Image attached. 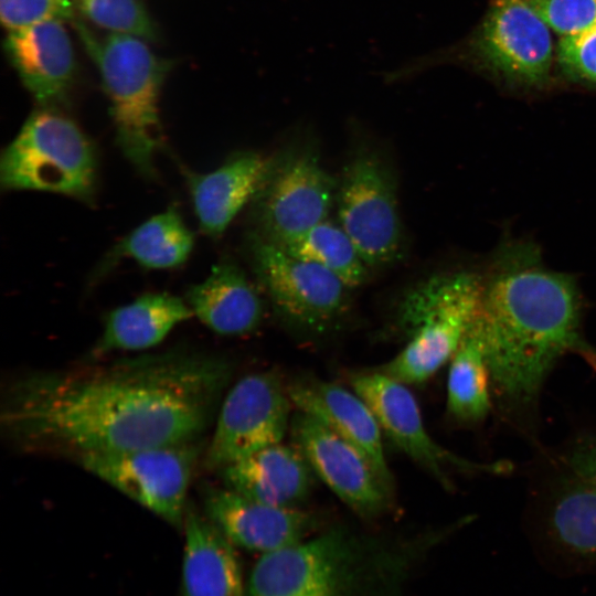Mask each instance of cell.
Segmentation results:
<instances>
[{
  "label": "cell",
  "mask_w": 596,
  "mask_h": 596,
  "mask_svg": "<svg viewBox=\"0 0 596 596\" xmlns=\"http://www.w3.org/2000/svg\"><path fill=\"white\" fill-rule=\"evenodd\" d=\"M291 401L275 372L252 373L236 382L222 401L205 465L224 467L270 445L281 443Z\"/></svg>",
  "instance_id": "obj_11"
},
{
  "label": "cell",
  "mask_w": 596,
  "mask_h": 596,
  "mask_svg": "<svg viewBox=\"0 0 596 596\" xmlns=\"http://www.w3.org/2000/svg\"><path fill=\"white\" fill-rule=\"evenodd\" d=\"M194 234L174 207L159 213L126 235L108 253L103 272L121 257H129L148 269H170L189 258Z\"/></svg>",
  "instance_id": "obj_24"
},
{
  "label": "cell",
  "mask_w": 596,
  "mask_h": 596,
  "mask_svg": "<svg viewBox=\"0 0 596 596\" xmlns=\"http://www.w3.org/2000/svg\"><path fill=\"white\" fill-rule=\"evenodd\" d=\"M356 555L355 539L341 529L265 553L251 573L249 596H344Z\"/></svg>",
  "instance_id": "obj_12"
},
{
  "label": "cell",
  "mask_w": 596,
  "mask_h": 596,
  "mask_svg": "<svg viewBox=\"0 0 596 596\" xmlns=\"http://www.w3.org/2000/svg\"><path fill=\"white\" fill-rule=\"evenodd\" d=\"M184 528V596H245L233 543L192 508L187 509Z\"/></svg>",
  "instance_id": "obj_22"
},
{
  "label": "cell",
  "mask_w": 596,
  "mask_h": 596,
  "mask_svg": "<svg viewBox=\"0 0 596 596\" xmlns=\"http://www.w3.org/2000/svg\"><path fill=\"white\" fill-rule=\"evenodd\" d=\"M353 391L368 404L382 433L444 489L453 490L449 468L472 475H504L508 461L476 462L444 448L427 432L419 406L407 384L379 371L351 376Z\"/></svg>",
  "instance_id": "obj_9"
},
{
  "label": "cell",
  "mask_w": 596,
  "mask_h": 596,
  "mask_svg": "<svg viewBox=\"0 0 596 596\" xmlns=\"http://www.w3.org/2000/svg\"><path fill=\"white\" fill-rule=\"evenodd\" d=\"M73 22L99 71L118 148L141 175L155 179L156 153L162 145L159 96L167 64L145 39L117 33L99 39L83 21Z\"/></svg>",
  "instance_id": "obj_3"
},
{
  "label": "cell",
  "mask_w": 596,
  "mask_h": 596,
  "mask_svg": "<svg viewBox=\"0 0 596 596\" xmlns=\"http://www.w3.org/2000/svg\"><path fill=\"white\" fill-rule=\"evenodd\" d=\"M248 247L255 274L284 318L319 330L343 313L350 288L336 275L256 233L249 236Z\"/></svg>",
  "instance_id": "obj_13"
},
{
  "label": "cell",
  "mask_w": 596,
  "mask_h": 596,
  "mask_svg": "<svg viewBox=\"0 0 596 596\" xmlns=\"http://www.w3.org/2000/svg\"><path fill=\"white\" fill-rule=\"evenodd\" d=\"M337 221L369 267L391 264L403 248L396 181L387 162L368 146L343 167L337 189Z\"/></svg>",
  "instance_id": "obj_6"
},
{
  "label": "cell",
  "mask_w": 596,
  "mask_h": 596,
  "mask_svg": "<svg viewBox=\"0 0 596 596\" xmlns=\"http://www.w3.org/2000/svg\"><path fill=\"white\" fill-rule=\"evenodd\" d=\"M230 364L199 353H164L19 380L1 424L17 444L77 458L195 440L215 414Z\"/></svg>",
  "instance_id": "obj_1"
},
{
  "label": "cell",
  "mask_w": 596,
  "mask_h": 596,
  "mask_svg": "<svg viewBox=\"0 0 596 596\" xmlns=\"http://www.w3.org/2000/svg\"><path fill=\"white\" fill-rule=\"evenodd\" d=\"M476 46L483 62L509 81L538 85L547 78L553 55L549 25L528 0H494Z\"/></svg>",
  "instance_id": "obj_15"
},
{
  "label": "cell",
  "mask_w": 596,
  "mask_h": 596,
  "mask_svg": "<svg viewBox=\"0 0 596 596\" xmlns=\"http://www.w3.org/2000/svg\"><path fill=\"white\" fill-rule=\"evenodd\" d=\"M291 404L359 449L381 478L393 486L382 429L368 404L354 392L328 381L301 377L287 386Z\"/></svg>",
  "instance_id": "obj_17"
},
{
  "label": "cell",
  "mask_w": 596,
  "mask_h": 596,
  "mask_svg": "<svg viewBox=\"0 0 596 596\" xmlns=\"http://www.w3.org/2000/svg\"><path fill=\"white\" fill-rule=\"evenodd\" d=\"M277 245L299 258L326 268L350 289L362 285L368 277L369 266L358 248L338 221L330 217Z\"/></svg>",
  "instance_id": "obj_26"
},
{
  "label": "cell",
  "mask_w": 596,
  "mask_h": 596,
  "mask_svg": "<svg viewBox=\"0 0 596 596\" xmlns=\"http://www.w3.org/2000/svg\"><path fill=\"white\" fill-rule=\"evenodd\" d=\"M274 160L255 151H241L213 171L184 170L199 225L206 235L216 238L226 231L246 203L254 200Z\"/></svg>",
  "instance_id": "obj_19"
},
{
  "label": "cell",
  "mask_w": 596,
  "mask_h": 596,
  "mask_svg": "<svg viewBox=\"0 0 596 596\" xmlns=\"http://www.w3.org/2000/svg\"><path fill=\"white\" fill-rule=\"evenodd\" d=\"M192 315L188 302L177 296L167 292L145 294L108 312L96 352L152 348Z\"/></svg>",
  "instance_id": "obj_23"
},
{
  "label": "cell",
  "mask_w": 596,
  "mask_h": 596,
  "mask_svg": "<svg viewBox=\"0 0 596 596\" xmlns=\"http://www.w3.org/2000/svg\"><path fill=\"white\" fill-rule=\"evenodd\" d=\"M207 519L235 545L263 554L305 539L313 525L298 508L263 503L224 488L205 492Z\"/></svg>",
  "instance_id": "obj_16"
},
{
  "label": "cell",
  "mask_w": 596,
  "mask_h": 596,
  "mask_svg": "<svg viewBox=\"0 0 596 596\" xmlns=\"http://www.w3.org/2000/svg\"><path fill=\"white\" fill-rule=\"evenodd\" d=\"M585 362L594 370L596 371V350L583 344L577 351Z\"/></svg>",
  "instance_id": "obj_31"
},
{
  "label": "cell",
  "mask_w": 596,
  "mask_h": 596,
  "mask_svg": "<svg viewBox=\"0 0 596 596\" xmlns=\"http://www.w3.org/2000/svg\"><path fill=\"white\" fill-rule=\"evenodd\" d=\"M97 171L95 145L82 128L55 107H41L2 151L0 183L6 190L51 192L91 203Z\"/></svg>",
  "instance_id": "obj_5"
},
{
  "label": "cell",
  "mask_w": 596,
  "mask_h": 596,
  "mask_svg": "<svg viewBox=\"0 0 596 596\" xmlns=\"http://www.w3.org/2000/svg\"><path fill=\"white\" fill-rule=\"evenodd\" d=\"M477 322L491 384L521 408L535 402L560 358L584 344L573 278L546 267L529 244L505 246L494 258Z\"/></svg>",
  "instance_id": "obj_2"
},
{
  "label": "cell",
  "mask_w": 596,
  "mask_h": 596,
  "mask_svg": "<svg viewBox=\"0 0 596 596\" xmlns=\"http://www.w3.org/2000/svg\"><path fill=\"white\" fill-rule=\"evenodd\" d=\"M557 58L570 75L596 83V29L563 36Z\"/></svg>",
  "instance_id": "obj_30"
},
{
  "label": "cell",
  "mask_w": 596,
  "mask_h": 596,
  "mask_svg": "<svg viewBox=\"0 0 596 596\" xmlns=\"http://www.w3.org/2000/svg\"><path fill=\"white\" fill-rule=\"evenodd\" d=\"M490 383V372L476 318L450 359L447 377L449 415L461 423L482 421L491 408Z\"/></svg>",
  "instance_id": "obj_25"
},
{
  "label": "cell",
  "mask_w": 596,
  "mask_h": 596,
  "mask_svg": "<svg viewBox=\"0 0 596 596\" xmlns=\"http://www.w3.org/2000/svg\"><path fill=\"white\" fill-rule=\"evenodd\" d=\"M61 20L8 32L4 47L21 82L41 107H55L71 88L75 58Z\"/></svg>",
  "instance_id": "obj_18"
},
{
  "label": "cell",
  "mask_w": 596,
  "mask_h": 596,
  "mask_svg": "<svg viewBox=\"0 0 596 596\" xmlns=\"http://www.w3.org/2000/svg\"><path fill=\"white\" fill-rule=\"evenodd\" d=\"M195 440L78 457L84 469L172 525L184 523L187 492L200 446Z\"/></svg>",
  "instance_id": "obj_7"
},
{
  "label": "cell",
  "mask_w": 596,
  "mask_h": 596,
  "mask_svg": "<svg viewBox=\"0 0 596 596\" xmlns=\"http://www.w3.org/2000/svg\"><path fill=\"white\" fill-rule=\"evenodd\" d=\"M543 551L571 571L596 568V440L566 457V470L546 493L538 517Z\"/></svg>",
  "instance_id": "obj_8"
},
{
  "label": "cell",
  "mask_w": 596,
  "mask_h": 596,
  "mask_svg": "<svg viewBox=\"0 0 596 596\" xmlns=\"http://www.w3.org/2000/svg\"><path fill=\"white\" fill-rule=\"evenodd\" d=\"M72 0H0V19L8 32L47 20H74Z\"/></svg>",
  "instance_id": "obj_29"
},
{
  "label": "cell",
  "mask_w": 596,
  "mask_h": 596,
  "mask_svg": "<svg viewBox=\"0 0 596 596\" xmlns=\"http://www.w3.org/2000/svg\"><path fill=\"white\" fill-rule=\"evenodd\" d=\"M225 487L253 500L298 508L312 488V470L295 446L281 443L259 449L222 470Z\"/></svg>",
  "instance_id": "obj_20"
},
{
  "label": "cell",
  "mask_w": 596,
  "mask_h": 596,
  "mask_svg": "<svg viewBox=\"0 0 596 596\" xmlns=\"http://www.w3.org/2000/svg\"><path fill=\"white\" fill-rule=\"evenodd\" d=\"M545 23L562 36L596 29V0H528Z\"/></svg>",
  "instance_id": "obj_28"
},
{
  "label": "cell",
  "mask_w": 596,
  "mask_h": 596,
  "mask_svg": "<svg viewBox=\"0 0 596 596\" xmlns=\"http://www.w3.org/2000/svg\"><path fill=\"white\" fill-rule=\"evenodd\" d=\"M193 315L223 336H241L255 330L263 319L262 299L234 262L214 265L210 275L187 291Z\"/></svg>",
  "instance_id": "obj_21"
},
{
  "label": "cell",
  "mask_w": 596,
  "mask_h": 596,
  "mask_svg": "<svg viewBox=\"0 0 596 596\" xmlns=\"http://www.w3.org/2000/svg\"><path fill=\"white\" fill-rule=\"evenodd\" d=\"M290 429L312 472L353 512L371 519L389 509L393 489L359 449L299 411Z\"/></svg>",
  "instance_id": "obj_14"
},
{
  "label": "cell",
  "mask_w": 596,
  "mask_h": 596,
  "mask_svg": "<svg viewBox=\"0 0 596 596\" xmlns=\"http://www.w3.org/2000/svg\"><path fill=\"white\" fill-rule=\"evenodd\" d=\"M481 294L482 276L468 270L415 285L397 311L406 344L379 370L405 384L426 382L453 358L477 318Z\"/></svg>",
  "instance_id": "obj_4"
},
{
  "label": "cell",
  "mask_w": 596,
  "mask_h": 596,
  "mask_svg": "<svg viewBox=\"0 0 596 596\" xmlns=\"http://www.w3.org/2000/svg\"><path fill=\"white\" fill-rule=\"evenodd\" d=\"M75 9L95 25L117 34L145 40L156 36L152 20L141 0H72Z\"/></svg>",
  "instance_id": "obj_27"
},
{
  "label": "cell",
  "mask_w": 596,
  "mask_h": 596,
  "mask_svg": "<svg viewBox=\"0 0 596 596\" xmlns=\"http://www.w3.org/2000/svg\"><path fill=\"white\" fill-rule=\"evenodd\" d=\"M337 189L338 180L309 149L275 159L254 198V233L276 244L294 238L329 217Z\"/></svg>",
  "instance_id": "obj_10"
}]
</instances>
